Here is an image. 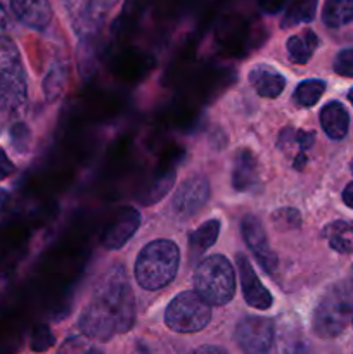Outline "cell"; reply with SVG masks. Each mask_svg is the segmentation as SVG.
I'll return each instance as SVG.
<instances>
[{
  "mask_svg": "<svg viewBox=\"0 0 353 354\" xmlns=\"http://www.w3.org/2000/svg\"><path fill=\"white\" fill-rule=\"evenodd\" d=\"M135 320V297L123 266H114L104 273L92 301L80 317L83 334L107 341L114 334L128 332Z\"/></svg>",
  "mask_w": 353,
  "mask_h": 354,
  "instance_id": "6da1fadb",
  "label": "cell"
},
{
  "mask_svg": "<svg viewBox=\"0 0 353 354\" xmlns=\"http://www.w3.org/2000/svg\"><path fill=\"white\" fill-rule=\"evenodd\" d=\"M180 251L172 241L149 242L135 261V279L145 290H158L168 286L176 275Z\"/></svg>",
  "mask_w": 353,
  "mask_h": 354,
  "instance_id": "7a4b0ae2",
  "label": "cell"
},
{
  "mask_svg": "<svg viewBox=\"0 0 353 354\" xmlns=\"http://www.w3.org/2000/svg\"><path fill=\"white\" fill-rule=\"evenodd\" d=\"M26 92L19 50L10 38L0 37V113H19L26 104Z\"/></svg>",
  "mask_w": 353,
  "mask_h": 354,
  "instance_id": "3957f363",
  "label": "cell"
},
{
  "mask_svg": "<svg viewBox=\"0 0 353 354\" xmlns=\"http://www.w3.org/2000/svg\"><path fill=\"white\" fill-rule=\"evenodd\" d=\"M194 289L208 304H227L235 292V273L225 256H210L194 272Z\"/></svg>",
  "mask_w": 353,
  "mask_h": 354,
  "instance_id": "277c9868",
  "label": "cell"
},
{
  "mask_svg": "<svg viewBox=\"0 0 353 354\" xmlns=\"http://www.w3.org/2000/svg\"><path fill=\"white\" fill-rule=\"evenodd\" d=\"M350 320H353V289L346 283H338L322 296L314 313V330L318 337H336Z\"/></svg>",
  "mask_w": 353,
  "mask_h": 354,
  "instance_id": "5b68a950",
  "label": "cell"
},
{
  "mask_svg": "<svg viewBox=\"0 0 353 354\" xmlns=\"http://www.w3.org/2000/svg\"><path fill=\"white\" fill-rule=\"evenodd\" d=\"M211 318V308L196 290H187L173 297L165 313L170 330L194 334L203 330Z\"/></svg>",
  "mask_w": 353,
  "mask_h": 354,
  "instance_id": "8992f818",
  "label": "cell"
},
{
  "mask_svg": "<svg viewBox=\"0 0 353 354\" xmlns=\"http://www.w3.org/2000/svg\"><path fill=\"white\" fill-rule=\"evenodd\" d=\"M234 339L246 354H269L273 346V324L263 317H244L237 324Z\"/></svg>",
  "mask_w": 353,
  "mask_h": 354,
  "instance_id": "52a82bcc",
  "label": "cell"
},
{
  "mask_svg": "<svg viewBox=\"0 0 353 354\" xmlns=\"http://www.w3.org/2000/svg\"><path fill=\"white\" fill-rule=\"evenodd\" d=\"M210 199V183L204 176H192L176 187L172 199V209L179 218H189L199 213Z\"/></svg>",
  "mask_w": 353,
  "mask_h": 354,
  "instance_id": "ba28073f",
  "label": "cell"
},
{
  "mask_svg": "<svg viewBox=\"0 0 353 354\" xmlns=\"http://www.w3.org/2000/svg\"><path fill=\"white\" fill-rule=\"evenodd\" d=\"M241 232L244 237L246 244L251 249L255 258L258 259L263 270L269 273H273L277 270V256L275 252L270 249L269 239H266L265 230H263L262 223L255 214H246L241 221Z\"/></svg>",
  "mask_w": 353,
  "mask_h": 354,
  "instance_id": "9c48e42d",
  "label": "cell"
},
{
  "mask_svg": "<svg viewBox=\"0 0 353 354\" xmlns=\"http://www.w3.org/2000/svg\"><path fill=\"white\" fill-rule=\"evenodd\" d=\"M141 227V213L135 207H123L116 213L109 225H107L106 232L102 235V244L106 249L116 251V249L123 248L132 235L138 230Z\"/></svg>",
  "mask_w": 353,
  "mask_h": 354,
  "instance_id": "30bf717a",
  "label": "cell"
},
{
  "mask_svg": "<svg viewBox=\"0 0 353 354\" xmlns=\"http://www.w3.org/2000/svg\"><path fill=\"white\" fill-rule=\"evenodd\" d=\"M237 270L239 277H241V286H242V296H244L246 303L256 310H269L272 306L273 299L270 296L269 290L263 287L256 277L255 270H253L251 263L246 258L244 254H237Z\"/></svg>",
  "mask_w": 353,
  "mask_h": 354,
  "instance_id": "8fae6325",
  "label": "cell"
},
{
  "mask_svg": "<svg viewBox=\"0 0 353 354\" xmlns=\"http://www.w3.org/2000/svg\"><path fill=\"white\" fill-rule=\"evenodd\" d=\"M14 14L21 23L33 30H44L51 23V3L48 0H9Z\"/></svg>",
  "mask_w": 353,
  "mask_h": 354,
  "instance_id": "7c38bea8",
  "label": "cell"
},
{
  "mask_svg": "<svg viewBox=\"0 0 353 354\" xmlns=\"http://www.w3.org/2000/svg\"><path fill=\"white\" fill-rule=\"evenodd\" d=\"M249 82L262 97H279L286 86V80L270 66H255L249 71Z\"/></svg>",
  "mask_w": 353,
  "mask_h": 354,
  "instance_id": "4fadbf2b",
  "label": "cell"
},
{
  "mask_svg": "<svg viewBox=\"0 0 353 354\" xmlns=\"http://www.w3.org/2000/svg\"><path fill=\"white\" fill-rule=\"evenodd\" d=\"M320 124L324 128L325 135L332 140H341L346 137L350 128V116L346 113L345 106L339 102L325 104L320 111Z\"/></svg>",
  "mask_w": 353,
  "mask_h": 354,
  "instance_id": "5bb4252c",
  "label": "cell"
},
{
  "mask_svg": "<svg viewBox=\"0 0 353 354\" xmlns=\"http://www.w3.org/2000/svg\"><path fill=\"white\" fill-rule=\"evenodd\" d=\"M218 234H220V221L217 218H211L206 223L201 225L197 230L190 232L189 235V258L197 261L204 251L211 248L217 242Z\"/></svg>",
  "mask_w": 353,
  "mask_h": 354,
  "instance_id": "9a60e30c",
  "label": "cell"
},
{
  "mask_svg": "<svg viewBox=\"0 0 353 354\" xmlns=\"http://www.w3.org/2000/svg\"><path fill=\"white\" fill-rule=\"evenodd\" d=\"M256 182V159L248 149L237 152L232 171V185L235 190H246Z\"/></svg>",
  "mask_w": 353,
  "mask_h": 354,
  "instance_id": "2e32d148",
  "label": "cell"
},
{
  "mask_svg": "<svg viewBox=\"0 0 353 354\" xmlns=\"http://www.w3.org/2000/svg\"><path fill=\"white\" fill-rule=\"evenodd\" d=\"M318 38L311 30H305L301 35H293L287 40V55L294 64H305L310 61L311 54L317 48Z\"/></svg>",
  "mask_w": 353,
  "mask_h": 354,
  "instance_id": "e0dca14e",
  "label": "cell"
},
{
  "mask_svg": "<svg viewBox=\"0 0 353 354\" xmlns=\"http://www.w3.org/2000/svg\"><path fill=\"white\" fill-rule=\"evenodd\" d=\"M317 3L318 0H293L291 6L287 7L282 21H280V26L293 28L296 24L314 21L315 12H317Z\"/></svg>",
  "mask_w": 353,
  "mask_h": 354,
  "instance_id": "ac0fdd59",
  "label": "cell"
},
{
  "mask_svg": "<svg viewBox=\"0 0 353 354\" xmlns=\"http://www.w3.org/2000/svg\"><path fill=\"white\" fill-rule=\"evenodd\" d=\"M322 19L331 28L348 24L350 21H353V0H327Z\"/></svg>",
  "mask_w": 353,
  "mask_h": 354,
  "instance_id": "d6986e66",
  "label": "cell"
},
{
  "mask_svg": "<svg viewBox=\"0 0 353 354\" xmlns=\"http://www.w3.org/2000/svg\"><path fill=\"white\" fill-rule=\"evenodd\" d=\"M325 90L322 80H305L294 90V102L301 107H311L318 102Z\"/></svg>",
  "mask_w": 353,
  "mask_h": 354,
  "instance_id": "ffe728a7",
  "label": "cell"
},
{
  "mask_svg": "<svg viewBox=\"0 0 353 354\" xmlns=\"http://www.w3.org/2000/svg\"><path fill=\"white\" fill-rule=\"evenodd\" d=\"M173 180H175V171L172 168L163 169V173H159L154 178V182L149 185L147 189V197H145V203H156V201L161 199L166 194V190H170V187L173 185Z\"/></svg>",
  "mask_w": 353,
  "mask_h": 354,
  "instance_id": "44dd1931",
  "label": "cell"
},
{
  "mask_svg": "<svg viewBox=\"0 0 353 354\" xmlns=\"http://www.w3.org/2000/svg\"><path fill=\"white\" fill-rule=\"evenodd\" d=\"M272 223L275 225L277 230L287 232L294 230V228L300 227L301 216L296 209L293 207H280L275 213L272 214Z\"/></svg>",
  "mask_w": 353,
  "mask_h": 354,
  "instance_id": "7402d4cb",
  "label": "cell"
},
{
  "mask_svg": "<svg viewBox=\"0 0 353 354\" xmlns=\"http://www.w3.org/2000/svg\"><path fill=\"white\" fill-rule=\"evenodd\" d=\"M64 78H66L64 66L61 64L52 66V69L48 71V76L45 78V93H47L48 100H54L55 97L61 93L62 85H64Z\"/></svg>",
  "mask_w": 353,
  "mask_h": 354,
  "instance_id": "603a6c76",
  "label": "cell"
},
{
  "mask_svg": "<svg viewBox=\"0 0 353 354\" xmlns=\"http://www.w3.org/2000/svg\"><path fill=\"white\" fill-rule=\"evenodd\" d=\"M52 344H54V335L48 330V327H45V325L38 327L37 330H35L33 337H31V349L37 353H44L47 351Z\"/></svg>",
  "mask_w": 353,
  "mask_h": 354,
  "instance_id": "cb8c5ba5",
  "label": "cell"
},
{
  "mask_svg": "<svg viewBox=\"0 0 353 354\" xmlns=\"http://www.w3.org/2000/svg\"><path fill=\"white\" fill-rule=\"evenodd\" d=\"M334 71L341 76L353 78V48H345L336 55Z\"/></svg>",
  "mask_w": 353,
  "mask_h": 354,
  "instance_id": "d4e9b609",
  "label": "cell"
},
{
  "mask_svg": "<svg viewBox=\"0 0 353 354\" xmlns=\"http://www.w3.org/2000/svg\"><path fill=\"white\" fill-rule=\"evenodd\" d=\"M346 228H348V227H346V225H343V223L332 225V227H331V230H334V232H331V234H329V242H331V248L336 249L338 252H350V251H352V244H350V242L346 241L345 237H343V234H345Z\"/></svg>",
  "mask_w": 353,
  "mask_h": 354,
  "instance_id": "484cf974",
  "label": "cell"
},
{
  "mask_svg": "<svg viewBox=\"0 0 353 354\" xmlns=\"http://www.w3.org/2000/svg\"><path fill=\"white\" fill-rule=\"evenodd\" d=\"M14 169L16 168H14L12 161L7 158L6 151H3V149H0V180H3V178H7L9 175H12Z\"/></svg>",
  "mask_w": 353,
  "mask_h": 354,
  "instance_id": "4316f807",
  "label": "cell"
},
{
  "mask_svg": "<svg viewBox=\"0 0 353 354\" xmlns=\"http://www.w3.org/2000/svg\"><path fill=\"white\" fill-rule=\"evenodd\" d=\"M190 354H228L225 349L217 348V346H201L197 348L196 351H192Z\"/></svg>",
  "mask_w": 353,
  "mask_h": 354,
  "instance_id": "83f0119b",
  "label": "cell"
},
{
  "mask_svg": "<svg viewBox=\"0 0 353 354\" xmlns=\"http://www.w3.org/2000/svg\"><path fill=\"white\" fill-rule=\"evenodd\" d=\"M343 201H345L346 206L352 207V209H353V182L346 185L345 192H343Z\"/></svg>",
  "mask_w": 353,
  "mask_h": 354,
  "instance_id": "f1b7e54d",
  "label": "cell"
},
{
  "mask_svg": "<svg viewBox=\"0 0 353 354\" xmlns=\"http://www.w3.org/2000/svg\"><path fill=\"white\" fill-rule=\"evenodd\" d=\"M7 28H9V17H7L6 9H3L2 3H0V33H3Z\"/></svg>",
  "mask_w": 353,
  "mask_h": 354,
  "instance_id": "f546056e",
  "label": "cell"
},
{
  "mask_svg": "<svg viewBox=\"0 0 353 354\" xmlns=\"http://www.w3.org/2000/svg\"><path fill=\"white\" fill-rule=\"evenodd\" d=\"M305 162H307V156H305V152H300L296 161H294V166H296V169H301L305 166Z\"/></svg>",
  "mask_w": 353,
  "mask_h": 354,
  "instance_id": "4dcf8cb0",
  "label": "cell"
},
{
  "mask_svg": "<svg viewBox=\"0 0 353 354\" xmlns=\"http://www.w3.org/2000/svg\"><path fill=\"white\" fill-rule=\"evenodd\" d=\"M7 201H9V196H7V192H6V190H2V189H0V213H2V211H3V207H6Z\"/></svg>",
  "mask_w": 353,
  "mask_h": 354,
  "instance_id": "1f68e13d",
  "label": "cell"
},
{
  "mask_svg": "<svg viewBox=\"0 0 353 354\" xmlns=\"http://www.w3.org/2000/svg\"><path fill=\"white\" fill-rule=\"evenodd\" d=\"M348 100L352 102V106H353V88L348 92Z\"/></svg>",
  "mask_w": 353,
  "mask_h": 354,
  "instance_id": "d6a6232c",
  "label": "cell"
},
{
  "mask_svg": "<svg viewBox=\"0 0 353 354\" xmlns=\"http://www.w3.org/2000/svg\"><path fill=\"white\" fill-rule=\"evenodd\" d=\"M352 173H353V161H352Z\"/></svg>",
  "mask_w": 353,
  "mask_h": 354,
  "instance_id": "836d02e7",
  "label": "cell"
}]
</instances>
